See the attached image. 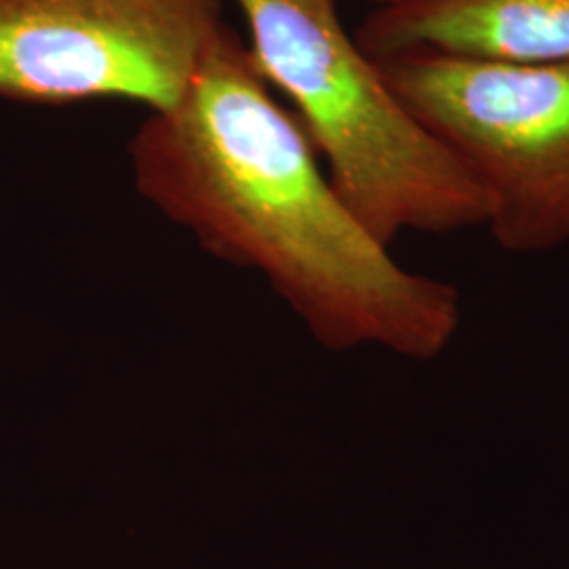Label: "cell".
<instances>
[{"mask_svg":"<svg viewBox=\"0 0 569 569\" xmlns=\"http://www.w3.org/2000/svg\"><path fill=\"white\" fill-rule=\"evenodd\" d=\"M376 63L395 98L479 183L500 249L531 256L569 244V61L418 51Z\"/></svg>","mask_w":569,"mask_h":569,"instance_id":"obj_3","label":"cell"},{"mask_svg":"<svg viewBox=\"0 0 569 569\" xmlns=\"http://www.w3.org/2000/svg\"><path fill=\"white\" fill-rule=\"evenodd\" d=\"M352 37L373 61L418 51L507 63L569 61V0H388Z\"/></svg>","mask_w":569,"mask_h":569,"instance_id":"obj_5","label":"cell"},{"mask_svg":"<svg viewBox=\"0 0 569 569\" xmlns=\"http://www.w3.org/2000/svg\"><path fill=\"white\" fill-rule=\"evenodd\" d=\"M373 4H385V2H388V0H371Z\"/></svg>","mask_w":569,"mask_h":569,"instance_id":"obj_6","label":"cell"},{"mask_svg":"<svg viewBox=\"0 0 569 569\" xmlns=\"http://www.w3.org/2000/svg\"><path fill=\"white\" fill-rule=\"evenodd\" d=\"M272 91L293 106L327 176L380 243L488 222L479 183L390 91L340 0H234Z\"/></svg>","mask_w":569,"mask_h":569,"instance_id":"obj_2","label":"cell"},{"mask_svg":"<svg viewBox=\"0 0 569 569\" xmlns=\"http://www.w3.org/2000/svg\"><path fill=\"white\" fill-rule=\"evenodd\" d=\"M224 23L220 0H0V98L169 110Z\"/></svg>","mask_w":569,"mask_h":569,"instance_id":"obj_4","label":"cell"},{"mask_svg":"<svg viewBox=\"0 0 569 569\" xmlns=\"http://www.w3.org/2000/svg\"><path fill=\"white\" fill-rule=\"evenodd\" d=\"M127 150L143 199L213 258L260 272L319 345L432 361L453 342L458 289L407 270L367 230L230 23Z\"/></svg>","mask_w":569,"mask_h":569,"instance_id":"obj_1","label":"cell"}]
</instances>
